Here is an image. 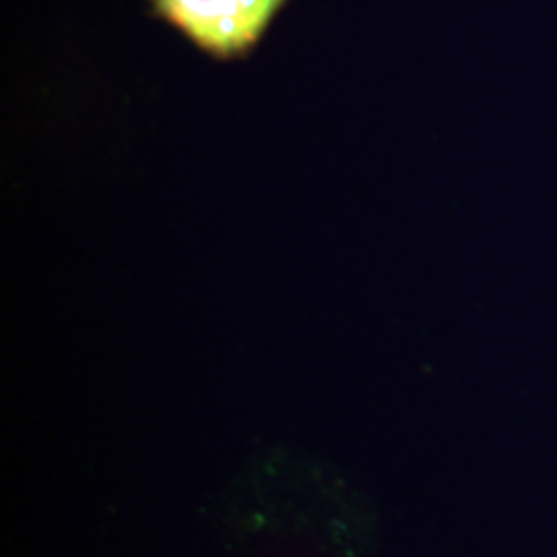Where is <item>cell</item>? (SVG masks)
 I'll return each mask as SVG.
<instances>
[{
  "instance_id": "6da1fadb",
  "label": "cell",
  "mask_w": 557,
  "mask_h": 557,
  "mask_svg": "<svg viewBox=\"0 0 557 557\" xmlns=\"http://www.w3.org/2000/svg\"><path fill=\"white\" fill-rule=\"evenodd\" d=\"M287 0H147L158 20L174 27L202 54L246 59Z\"/></svg>"
}]
</instances>
